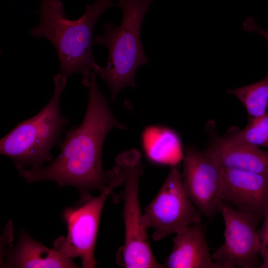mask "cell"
Instances as JSON below:
<instances>
[{
    "label": "cell",
    "mask_w": 268,
    "mask_h": 268,
    "mask_svg": "<svg viewBox=\"0 0 268 268\" xmlns=\"http://www.w3.org/2000/svg\"><path fill=\"white\" fill-rule=\"evenodd\" d=\"M88 89V103L83 120L72 127L60 145L59 156L45 167L20 170L26 182L41 180L56 182L59 187L71 186L81 193L92 190L103 191L111 177V171H104L102 151L104 140L113 128L125 130L112 113L107 98L102 93L91 72L82 79Z\"/></svg>",
    "instance_id": "obj_1"
},
{
    "label": "cell",
    "mask_w": 268,
    "mask_h": 268,
    "mask_svg": "<svg viewBox=\"0 0 268 268\" xmlns=\"http://www.w3.org/2000/svg\"><path fill=\"white\" fill-rule=\"evenodd\" d=\"M113 1L95 0L85 6L81 17L71 20L65 14L61 0H41V19L30 33L53 44L60 61V73L66 78L76 72L86 77L93 70L97 64L92 52L93 28L100 15L114 6Z\"/></svg>",
    "instance_id": "obj_2"
},
{
    "label": "cell",
    "mask_w": 268,
    "mask_h": 268,
    "mask_svg": "<svg viewBox=\"0 0 268 268\" xmlns=\"http://www.w3.org/2000/svg\"><path fill=\"white\" fill-rule=\"evenodd\" d=\"M123 12L120 25H103L104 34L96 35L93 43L106 46L109 51L106 66L96 64L95 73L107 83L115 102L119 92L126 87H135L137 69L148 63L141 44L140 31L143 20L154 0H116Z\"/></svg>",
    "instance_id": "obj_3"
},
{
    "label": "cell",
    "mask_w": 268,
    "mask_h": 268,
    "mask_svg": "<svg viewBox=\"0 0 268 268\" xmlns=\"http://www.w3.org/2000/svg\"><path fill=\"white\" fill-rule=\"evenodd\" d=\"M53 94L47 104L34 116L18 123L0 139V154L12 159L20 170L37 168L50 161V151L60 144L68 121L60 111V99L67 79L60 73L54 77Z\"/></svg>",
    "instance_id": "obj_4"
},
{
    "label": "cell",
    "mask_w": 268,
    "mask_h": 268,
    "mask_svg": "<svg viewBox=\"0 0 268 268\" xmlns=\"http://www.w3.org/2000/svg\"><path fill=\"white\" fill-rule=\"evenodd\" d=\"M141 160V154L135 149L120 153L115 159L125 176L120 195L125 241L118 251L116 263L126 268H163L153 255L142 222L139 198V181L144 169Z\"/></svg>",
    "instance_id": "obj_5"
},
{
    "label": "cell",
    "mask_w": 268,
    "mask_h": 268,
    "mask_svg": "<svg viewBox=\"0 0 268 268\" xmlns=\"http://www.w3.org/2000/svg\"><path fill=\"white\" fill-rule=\"evenodd\" d=\"M124 179L123 172L114 169L100 195L92 196L89 193H82L77 205L66 208L62 216L67 226V235L55 240L54 249L68 258H80L82 268H95V247L102 209L108 197L113 190L122 186Z\"/></svg>",
    "instance_id": "obj_6"
},
{
    "label": "cell",
    "mask_w": 268,
    "mask_h": 268,
    "mask_svg": "<svg viewBox=\"0 0 268 268\" xmlns=\"http://www.w3.org/2000/svg\"><path fill=\"white\" fill-rule=\"evenodd\" d=\"M202 215L187 194L176 164L171 166L156 196L144 208L142 222L147 230H153L152 238L157 241L201 224Z\"/></svg>",
    "instance_id": "obj_7"
},
{
    "label": "cell",
    "mask_w": 268,
    "mask_h": 268,
    "mask_svg": "<svg viewBox=\"0 0 268 268\" xmlns=\"http://www.w3.org/2000/svg\"><path fill=\"white\" fill-rule=\"evenodd\" d=\"M218 210L223 218V243L211 255L223 268H253L261 266L258 259L260 219L234 209L219 200Z\"/></svg>",
    "instance_id": "obj_8"
},
{
    "label": "cell",
    "mask_w": 268,
    "mask_h": 268,
    "mask_svg": "<svg viewBox=\"0 0 268 268\" xmlns=\"http://www.w3.org/2000/svg\"><path fill=\"white\" fill-rule=\"evenodd\" d=\"M182 179L185 191L202 215L211 218L218 211L223 179L219 166L205 151L188 146L183 155Z\"/></svg>",
    "instance_id": "obj_9"
},
{
    "label": "cell",
    "mask_w": 268,
    "mask_h": 268,
    "mask_svg": "<svg viewBox=\"0 0 268 268\" xmlns=\"http://www.w3.org/2000/svg\"><path fill=\"white\" fill-rule=\"evenodd\" d=\"M219 167L223 179L221 200L263 219L268 209V175Z\"/></svg>",
    "instance_id": "obj_10"
},
{
    "label": "cell",
    "mask_w": 268,
    "mask_h": 268,
    "mask_svg": "<svg viewBox=\"0 0 268 268\" xmlns=\"http://www.w3.org/2000/svg\"><path fill=\"white\" fill-rule=\"evenodd\" d=\"M215 126L212 120L206 125L208 141L204 150L219 166L268 175V151L248 144H229Z\"/></svg>",
    "instance_id": "obj_11"
},
{
    "label": "cell",
    "mask_w": 268,
    "mask_h": 268,
    "mask_svg": "<svg viewBox=\"0 0 268 268\" xmlns=\"http://www.w3.org/2000/svg\"><path fill=\"white\" fill-rule=\"evenodd\" d=\"M166 258L165 268H223L210 255L201 224H194L176 234Z\"/></svg>",
    "instance_id": "obj_12"
},
{
    "label": "cell",
    "mask_w": 268,
    "mask_h": 268,
    "mask_svg": "<svg viewBox=\"0 0 268 268\" xmlns=\"http://www.w3.org/2000/svg\"><path fill=\"white\" fill-rule=\"evenodd\" d=\"M4 266L8 268H77L73 259L55 249L33 239L28 234H20L18 243L7 254Z\"/></svg>",
    "instance_id": "obj_13"
},
{
    "label": "cell",
    "mask_w": 268,
    "mask_h": 268,
    "mask_svg": "<svg viewBox=\"0 0 268 268\" xmlns=\"http://www.w3.org/2000/svg\"><path fill=\"white\" fill-rule=\"evenodd\" d=\"M141 144L145 155L152 162L160 165L178 164L181 144L176 134L162 126L146 127L142 133Z\"/></svg>",
    "instance_id": "obj_14"
},
{
    "label": "cell",
    "mask_w": 268,
    "mask_h": 268,
    "mask_svg": "<svg viewBox=\"0 0 268 268\" xmlns=\"http://www.w3.org/2000/svg\"><path fill=\"white\" fill-rule=\"evenodd\" d=\"M226 92L241 102L249 118L263 115L268 112V70L262 80L247 85L228 89Z\"/></svg>",
    "instance_id": "obj_15"
},
{
    "label": "cell",
    "mask_w": 268,
    "mask_h": 268,
    "mask_svg": "<svg viewBox=\"0 0 268 268\" xmlns=\"http://www.w3.org/2000/svg\"><path fill=\"white\" fill-rule=\"evenodd\" d=\"M222 138L229 144H248L268 149V112L261 116L249 118L244 129L229 133Z\"/></svg>",
    "instance_id": "obj_16"
},
{
    "label": "cell",
    "mask_w": 268,
    "mask_h": 268,
    "mask_svg": "<svg viewBox=\"0 0 268 268\" xmlns=\"http://www.w3.org/2000/svg\"><path fill=\"white\" fill-rule=\"evenodd\" d=\"M263 223L258 230L260 242L259 254L263 259L268 258V209L264 214Z\"/></svg>",
    "instance_id": "obj_17"
},
{
    "label": "cell",
    "mask_w": 268,
    "mask_h": 268,
    "mask_svg": "<svg viewBox=\"0 0 268 268\" xmlns=\"http://www.w3.org/2000/svg\"><path fill=\"white\" fill-rule=\"evenodd\" d=\"M261 268H268V258L264 259L263 263L261 265Z\"/></svg>",
    "instance_id": "obj_18"
}]
</instances>
